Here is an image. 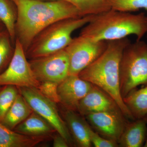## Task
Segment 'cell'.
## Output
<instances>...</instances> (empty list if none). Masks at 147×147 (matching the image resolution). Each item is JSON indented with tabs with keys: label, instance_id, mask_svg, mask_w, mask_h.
<instances>
[{
	"label": "cell",
	"instance_id": "cell-22",
	"mask_svg": "<svg viewBox=\"0 0 147 147\" xmlns=\"http://www.w3.org/2000/svg\"><path fill=\"white\" fill-rule=\"evenodd\" d=\"M19 94L18 88L12 85L3 86L0 89V122Z\"/></svg>",
	"mask_w": 147,
	"mask_h": 147
},
{
	"label": "cell",
	"instance_id": "cell-11",
	"mask_svg": "<svg viewBox=\"0 0 147 147\" xmlns=\"http://www.w3.org/2000/svg\"><path fill=\"white\" fill-rule=\"evenodd\" d=\"M93 86L78 75H69L58 85L57 94L59 102L67 109L75 110L80 100Z\"/></svg>",
	"mask_w": 147,
	"mask_h": 147
},
{
	"label": "cell",
	"instance_id": "cell-23",
	"mask_svg": "<svg viewBox=\"0 0 147 147\" xmlns=\"http://www.w3.org/2000/svg\"><path fill=\"white\" fill-rule=\"evenodd\" d=\"M111 9L130 12L141 9L147 10V0H108Z\"/></svg>",
	"mask_w": 147,
	"mask_h": 147
},
{
	"label": "cell",
	"instance_id": "cell-29",
	"mask_svg": "<svg viewBox=\"0 0 147 147\" xmlns=\"http://www.w3.org/2000/svg\"><path fill=\"white\" fill-rule=\"evenodd\" d=\"M3 86H0V89Z\"/></svg>",
	"mask_w": 147,
	"mask_h": 147
},
{
	"label": "cell",
	"instance_id": "cell-21",
	"mask_svg": "<svg viewBox=\"0 0 147 147\" xmlns=\"http://www.w3.org/2000/svg\"><path fill=\"white\" fill-rule=\"evenodd\" d=\"M14 45L5 29L0 31V74L10 63L14 54Z\"/></svg>",
	"mask_w": 147,
	"mask_h": 147
},
{
	"label": "cell",
	"instance_id": "cell-4",
	"mask_svg": "<svg viewBox=\"0 0 147 147\" xmlns=\"http://www.w3.org/2000/svg\"><path fill=\"white\" fill-rule=\"evenodd\" d=\"M93 15L61 19L50 24L33 40L26 51L27 58L35 59L65 49L73 39V32L86 26Z\"/></svg>",
	"mask_w": 147,
	"mask_h": 147
},
{
	"label": "cell",
	"instance_id": "cell-16",
	"mask_svg": "<svg viewBox=\"0 0 147 147\" xmlns=\"http://www.w3.org/2000/svg\"><path fill=\"white\" fill-rule=\"evenodd\" d=\"M147 125L144 118L127 123L118 143L123 147L143 146L146 137Z\"/></svg>",
	"mask_w": 147,
	"mask_h": 147
},
{
	"label": "cell",
	"instance_id": "cell-1",
	"mask_svg": "<svg viewBox=\"0 0 147 147\" xmlns=\"http://www.w3.org/2000/svg\"><path fill=\"white\" fill-rule=\"evenodd\" d=\"M11 1L18 10L16 39L26 52L37 35L50 24L61 19L84 16L75 7L65 1Z\"/></svg>",
	"mask_w": 147,
	"mask_h": 147
},
{
	"label": "cell",
	"instance_id": "cell-28",
	"mask_svg": "<svg viewBox=\"0 0 147 147\" xmlns=\"http://www.w3.org/2000/svg\"><path fill=\"white\" fill-rule=\"evenodd\" d=\"M144 118L145 120H146V121L147 125V115H146L145 116V117ZM146 138H147V136H146Z\"/></svg>",
	"mask_w": 147,
	"mask_h": 147
},
{
	"label": "cell",
	"instance_id": "cell-3",
	"mask_svg": "<svg viewBox=\"0 0 147 147\" xmlns=\"http://www.w3.org/2000/svg\"><path fill=\"white\" fill-rule=\"evenodd\" d=\"M147 33V16L111 9L93 15L80 35L96 41L123 39L130 35L140 40Z\"/></svg>",
	"mask_w": 147,
	"mask_h": 147
},
{
	"label": "cell",
	"instance_id": "cell-24",
	"mask_svg": "<svg viewBox=\"0 0 147 147\" xmlns=\"http://www.w3.org/2000/svg\"><path fill=\"white\" fill-rule=\"evenodd\" d=\"M58 84L52 82L40 83L38 89L48 98L57 103L59 102L57 94Z\"/></svg>",
	"mask_w": 147,
	"mask_h": 147
},
{
	"label": "cell",
	"instance_id": "cell-2",
	"mask_svg": "<svg viewBox=\"0 0 147 147\" xmlns=\"http://www.w3.org/2000/svg\"><path fill=\"white\" fill-rule=\"evenodd\" d=\"M108 41L105 51L78 76L99 88L112 98L125 117L134 120L125 104L120 86V63L124 48L130 42L127 38Z\"/></svg>",
	"mask_w": 147,
	"mask_h": 147
},
{
	"label": "cell",
	"instance_id": "cell-10",
	"mask_svg": "<svg viewBox=\"0 0 147 147\" xmlns=\"http://www.w3.org/2000/svg\"><path fill=\"white\" fill-rule=\"evenodd\" d=\"M86 117L98 134L117 143L127 123L120 110L92 113Z\"/></svg>",
	"mask_w": 147,
	"mask_h": 147
},
{
	"label": "cell",
	"instance_id": "cell-20",
	"mask_svg": "<svg viewBox=\"0 0 147 147\" xmlns=\"http://www.w3.org/2000/svg\"><path fill=\"white\" fill-rule=\"evenodd\" d=\"M55 1L58 0H41ZM76 7L84 16L96 15L111 9L108 0H61Z\"/></svg>",
	"mask_w": 147,
	"mask_h": 147
},
{
	"label": "cell",
	"instance_id": "cell-13",
	"mask_svg": "<svg viewBox=\"0 0 147 147\" xmlns=\"http://www.w3.org/2000/svg\"><path fill=\"white\" fill-rule=\"evenodd\" d=\"M64 118L69 133L77 145L81 147H90L89 129L90 126L86 121L74 110L67 109Z\"/></svg>",
	"mask_w": 147,
	"mask_h": 147
},
{
	"label": "cell",
	"instance_id": "cell-19",
	"mask_svg": "<svg viewBox=\"0 0 147 147\" xmlns=\"http://www.w3.org/2000/svg\"><path fill=\"white\" fill-rule=\"evenodd\" d=\"M18 18L16 5L11 0H0V21L8 32L13 44L16 41L15 27Z\"/></svg>",
	"mask_w": 147,
	"mask_h": 147
},
{
	"label": "cell",
	"instance_id": "cell-27",
	"mask_svg": "<svg viewBox=\"0 0 147 147\" xmlns=\"http://www.w3.org/2000/svg\"><path fill=\"white\" fill-rule=\"evenodd\" d=\"M4 29H5V28L2 23L0 21V31L4 30Z\"/></svg>",
	"mask_w": 147,
	"mask_h": 147
},
{
	"label": "cell",
	"instance_id": "cell-26",
	"mask_svg": "<svg viewBox=\"0 0 147 147\" xmlns=\"http://www.w3.org/2000/svg\"><path fill=\"white\" fill-rule=\"evenodd\" d=\"M69 145L63 137L58 134L53 139V146L54 147H67Z\"/></svg>",
	"mask_w": 147,
	"mask_h": 147
},
{
	"label": "cell",
	"instance_id": "cell-14",
	"mask_svg": "<svg viewBox=\"0 0 147 147\" xmlns=\"http://www.w3.org/2000/svg\"><path fill=\"white\" fill-rule=\"evenodd\" d=\"M13 130L20 134L35 137H49L56 131L47 121L34 111Z\"/></svg>",
	"mask_w": 147,
	"mask_h": 147
},
{
	"label": "cell",
	"instance_id": "cell-6",
	"mask_svg": "<svg viewBox=\"0 0 147 147\" xmlns=\"http://www.w3.org/2000/svg\"><path fill=\"white\" fill-rule=\"evenodd\" d=\"M19 92L34 112L45 119L63 137L69 145L72 143V137L65 122L61 117L55 102L50 100L34 88H18Z\"/></svg>",
	"mask_w": 147,
	"mask_h": 147
},
{
	"label": "cell",
	"instance_id": "cell-15",
	"mask_svg": "<svg viewBox=\"0 0 147 147\" xmlns=\"http://www.w3.org/2000/svg\"><path fill=\"white\" fill-rule=\"evenodd\" d=\"M49 137L25 135L9 129L0 122V147H33Z\"/></svg>",
	"mask_w": 147,
	"mask_h": 147
},
{
	"label": "cell",
	"instance_id": "cell-9",
	"mask_svg": "<svg viewBox=\"0 0 147 147\" xmlns=\"http://www.w3.org/2000/svg\"><path fill=\"white\" fill-rule=\"evenodd\" d=\"M30 60L33 72L40 83L59 84L69 75V61L65 49Z\"/></svg>",
	"mask_w": 147,
	"mask_h": 147
},
{
	"label": "cell",
	"instance_id": "cell-18",
	"mask_svg": "<svg viewBox=\"0 0 147 147\" xmlns=\"http://www.w3.org/2000/svg\"><path fill=\"white\" fill-rule=\"evenodd\" d=\"M123 100L134 119L144 118L147 115V86L133 90Z\"/></svg>",
	"mask_w": 147,
	"mask_h": 147
},
{
	"label": "cell",
	"instance_id": "cell-7",
	"mask_svg": "<svg viewBox=\"0 0 147 147\" xmlns=\"http://www.w3.org/2000/svg\"><path fill=\"white\" fill-rule=\"evenodd\" d=\"M107 41H96L82 35L73 38L65 48L69 61V75H78L105 51Z\"/></svg>",
	"mask_w": 147,
	"mask_h": 147
},
{
	"label": "cell",
	"instance_id": "cell-12",
	"mask_svg": "<svg viewBox=\"0 0 147 147\" xmlns=\"http://www.w3.org/2000/svg\"><path fill=\"white\" fill-rule=\"evenodd\" d=\"M77 110L81 115L86 116L92 113L120 109L112 98L93 85L89 92L80 100Z\"/></svg>",
	"mask_w": 147,
	"mask_h": 147
},
{
	"label": "cell",
	"instance_id": "cell-5",
	"mask_svg": "<svg viewBox=\"0 0 147 147\" xmlns=\"http://www.w3.org/2000/svg\"><path fill=\"white\" fill-rule=\"evenodd\" d=\"M120 86L123 98L137 87L147 84V44L137 40L124 49L119 69Z\"/></svg>",
	"mask_w": 147,
	"mask_h": 147
},
{
	"label": "cell",
	"instance_id": "cell-8",
	"mask_svg": "<svg viewBox=\"0 0 147 147\" xmlns=\"http://www.w3.org/2000/svg\"><path fill=\"white\" fill-rule=\"evenodd\" d=\"M13 57L6 69L0 74V86L38 89L40 83L35 76L27 60L26 52L18 40L15 41Z\"/></svg>",
	"mask_w": 147,
	"mask_h": 147
},
{
	"label": "cell",
	"instance_id": "cell-17",
	"mask_svg": "<svg viewBox=\"0 0 147 147\" xmlns=\"http://www.w3.org/2000/svg\"><path fill=\"white\" fill-rule=\"evenodd\" d=\"M33 112L28 102L19 92L1 123L7 128L13 130Z\"/></svg>",
	"mask_w": 147,
	"mask_h": 147
},
{
	"label": "cell",
	"instance_id": "cell-25",
	"mask_svg": "<svg viewBox=\"0 0 147 147\" xmlns=\"http://www.w3.org/2000/svg\"><path fill=\"white\" fill-rule=\"evenodd\" d=\"M89 137L92 144L96 147H116L118 146L117 142L100 136L91 127L89 129Z\"/></svg>",
	"mask_w": 147,
	"mask_h": 147
}]
</instances>
